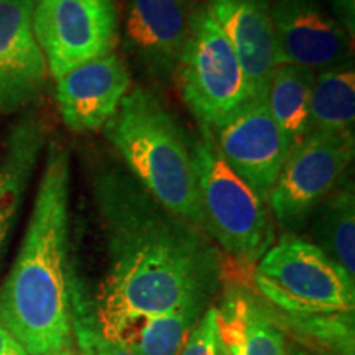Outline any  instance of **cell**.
<instances>
[{"instance_id":"cell-12","label":"cell","mask_w":355,"mask_h":355,"mask_svg":"<svg viewBox=\"0 0 355 355\" xmlns=\"http://www.w3.org/2000/svg\"><path fill=\"white\" fill-rule=\"evenodd\" d=\"M56 81L61 119L79 133L104 128L132 86L125 61L117 53L76 66Z\"/></svg>"},{"instance_id":"cell-3","label":"cell","mask_w":355,"mask_h":355,"mask_svg":"<svg viewBox=\"0 0 355 355\" xmlns=\"http://www.w3.org/2000/svg\"><path fill=\"white\" fill-rule=\"evenodd\" d=\"M102 130L153 199L206 232L189 137L155 92L130 87Z\"/></svg>"},{"instance_id":"cell-25","label":"cell","mask_w":355,"mask_h":355,"mask_svg":"<svg viewBox=\"0 0 355 355\" xmlns=\"http://www.w3.org/2000/svg\"><path fill=\"white\" fill-rule=\"evenodd\" d=\"M50 355H79V352L76 350V347H74L73 340H71V343L61 345L60 349H56L55 352H51Z\"/></svg>"},{"instance_id":"cell-26","label":"cell","mask_w":355,"mask_h":355,"mask_svg":"<svg viewBox=\"0 0 355 355\" xmlns=\"http://www.w3.org/2000/svg\"><path fill=\"white\" fill-rule=\"evenodd\" d=\"M214 355H232L230 350L222 344V340L219 339V336H216V345H214Z\"/></svg>"},{"instance_id":"cell-18","label":"cell","mask_w":355,"mask_h":355,"mask_svg":"<svg viewBox=\"0 0 355 355\" xmlns=\"http://www.w3.org/2000/svg\"><path fill=\"white\" fill-rule=\"evenodd\" d=\"M313 235L318 245L349 277L355 278V191L345 178L314 211Z\"/></svg>"},{"instance_id":"cell-8","label":"cell","mask_w":355,"mask_h":355,"mask_svg":"<svg viewBox=\"0 0 355 355\" xmlns=\"http://www.w3.org/2000/svg\"><path fill=\"white\" fill-rule=\"evenodd\" d=\"M33 32L51 76L115 53L121 40L117 0H42Z\"/></svg>"},{"instance_id":"cell-6","label":"cell","mask_w":355,"mask_h":355,"mask_svg":"<svg viewBox=\"0 0 355 355\" xmlns=\"http://www.w3.org/2000/svg\"><path fill=\"white\" fill-rule=\"evenodd\" d=\"M175 76L183 101L202 127L220 125L254 101L229 40L206 6L193 10Z\"/></svg>"},{"instance_id":"cell-19","label":"cell","mask_w":355,"mask_h":355,"mask_svg":"<svg viewBox=\"0 0 355 355\" xmlns=\"http://www.w3.org/2000/svg\"><path fill=\"white\" fill-rule=\"evenodd\" d=\"M316 71L295 64L273 69L265 92L266 107L291 146L309 135V99Z\"/></svg>"},{"instance_id":"cell-17","label":"cell","mask_w":355,"mask_h":355,"mask_svg":"<svg viewBox=\"0 0 355 355\" xmlns=\"http://www.w3.org/2000/svg\"><path fill=\"white\" fill-rule=\"evenodd\" d=\"M209 303L189 301L170 313L139 318L119 327L109 339L135 355H178Z\"/></svg>"},{"instance_id":"cell-23","label":"cell","mask_w":355,"mask_h":355,"mask_svg":"<svg viewBox=\"0 0 355 355\" xmlns=\"http://www.w3.org/2000/svg\"><path fill=\"white\" fill-rule=\"evenodd\" d=\"M336 12L339 24L347 33H354V0H336Z\"/></svg>"},{"instance_id":"cell-22","label":"cell","mask_w":355,"mask_h":355,"mask_svg":"<svg viewBox=\"0 0 355 355\" xmlns=\"http://www.w3.org/2000/svg\"><path fill=\"white\" fill-rule=\"evenodd\" d=\"M217 336L216 306H209L199 319L178 355H214Z\"/></svg>"},{"instance_id":"cell-28","label":"cell","mask_w":355,"mask_h":355,"mask_svg":"<svg viewBox=\"0 0 355 355\" xmlns=\"http://www.w3.org/2000/svg\"><path fill=\"white\" fill-rule=\"evenodd\" d=\"M38 2H42V0H33V3H35V6H37Z\"/></svg>"},{"instance_id":"cell-16","label":"cell","mask_w":355,"mask_h":355,"mask_svg":"<svg viewBox=\"0 0 355 355\" xmlns=\"http://www.w3.org/2000/svg\"><path fill=\"white\" fill-rule=\"evenodd\" d=\"M46 141L48 127L37 112L24 114L8 130L0 155V257Z\"/></svg>"},{"instance_id":"cell-7","label":"cell","mask_w":355,"mask_h":355,"mask_svg":"<svg viewBox=\"0 0 355 355\" xmlns=\"http://www.w3.org/2000/svg\"><path fill=\"white\" fill-rule=\"evenodd\" d=\"M354 130L314 132L293 146L268 196L273 220L288 234L304 227L318 206L347 178Z\"/></svg>"},{"instance_id":"cell-11","label":"cell","mask_w":355,"mask_h":355,"mask_svg":"<svg viewBox=\"0 0 355 355\" xmlns=\"http://www.w3.org/2000/svg\"><path fill=\"white\" fill-rule=\"evenodd\" d=\"M191 17L189 0H127L125 46L146 78L159 84L175 78Z\"/></svg>"},{"instance_id":"cell-15","label":"cell","mask_w":355,"mask_h":355,"mask_svg":"<svg viewBox=\"0 0 355 355\" xmlns=\"http://www.w3.org/2000/svg\"><path fill=\"white\" fill-rule=\"evenodd\" d=\"M216 321L217 336L232 355L286 354L272 306L242 283H227Z\"/></svg>"},{"instance_id":"cell-13","label":"cell","mask_w":355,"mask_h":355,"mask_svg":"<svg viewBox=\"0 0 355 355\" xmlns=\"http://www.w3.org/2000/svg\"><path fill=\"white\" fill-rule=\"evenodd\" d=\"M33 0H0V112L25 107L46 83L33 32Z\"/></svg>"},{"instance_id":"cell-21","label":"cell","mask_w":355,"mask_h":355,"mask_svg":"<svg viewBox=\"0 0 355 355\" xmlns=\"http://www.w3.org/2000/svg\"><path fill=\"white\" fill-rule=\"evenodd\" d=\"M73 331L76 334L79 355H135L125 345L102 334L94 318V308L86 296L73 308Z\"/></svg>"},{"instance_id":"cell-4","label":"cell","mask_w":355,"mask_h":355,"mask_svg":"<svg viewBox=\"0 0 355 355\" xmlns=\"http://www.w3.org/2000/svg\"><path fill=\"white\" fill-rule=\"evenodd\" d=\"M254 282L260 298L286 318H354V278L295 234L283 235L257 261Z\"/></svg>"},{"instance_id":"cell-24","label":"cell","mask_w":355,"mask_h":355,"mask_svg":"<svg viewBox=\"0 0 355 355\" xmlns=\"http://www.w3.org/2000/svg\"><path fill=\"white\" fill-rule=\"evenodd\" d=\"M0 355H26L20 344L0 326Z\"/></svg>"},{"instance_id":"cell-27","label":"cell","mask_w":355,"mask_h":355,"mask_svg":"<svg viewBox=\"0 0 355 355\" xmlns=\"http://www.w3.org/2000/svg\"><path fill=\"white\" fill-rule=\"evenodd\" d=\"M285 355H313V354H308L306 350H301V349H295V347H290L286 350Z\"/></svg>"},{"instance_id":"cell-9","label":"cell","mask_w":355,"mask_h":355,"mask_svg":"<svg viewBox=\"0 0 355 355\" xmlns=\"http://www.w3.org/2000/svg\"><path fill=\"white\" fill-rule=\"evenodd\" d=\"M209 132L224 162L261 201L268 202L270 191L293 146L270 115L265 97L250 101Z\"/></svg>"},{"instance_id":"cell-10","label":"cell","mask_w":355,"mask_h":355,"mask_svg":"<svg viewBox=\"0 0 355 355\" xmlns=\"http://www.w3.org/2000/svg\"><path fill=\"white\" fill-rule=\"evenodd\" d=\"M279 64L324 71L352 63L344 26L321 0H270Z\"/></svg>"},{"instance_id":"cell-2","label":"cell","mask_w":355,"mask_h":355,"mask_svg":"<svg viewBox=\"0 0 355 355\" xmlns=\"http://www.w3.org/2000/svg\"><path fill=\"white\" fill-rule=\"evenodd\" d=\"M69 202V152L51 141L24 242L0 288V326L26 355H50L73 340L84 286L71 260Z\"/></svg>"},{"instance_id":"cell-14","label":"cell","mask_w":355,"mask_h":355,"mask_svg":"<svg viewBox=\"0 0 355 355\" xmlns=\"http://www.w3.org/2000/svg\"><path fill=\"white\" fill-rule=\"evenodd\" d=\"M204 6L229 40L254 99L265 97L278 66L270 0H207Z\"/></svg>"},{"instance_id":"cell-1","label":"cell","mask_w":355,"mask_h":355,"mask_svg":"<svg viewBox=\"0 0 355 355\" xmlns=\"http://www.w3.org/2000/svg\"><path fill=\"white\" fill-rule=\"evenodd\" d=\"M94 199L109 255L92 306L102 334L189 301L209 303L224 277L209 235L163 207L122 168L96 173Z\"/></svg>"},{"instance_id":"cell-20","label":"cell","mask_w":355,"mask_h":355,"mask_svg":"<svg viewBox=\"0 0 355 355\" xmlns=\"http://www.w3.org/2000/svg\"><path fill=\"white\" fill-rule=\"evenodd\" d=\"M355 73L352 63L318 71L309 99V133L354 130Z\"/></svg>"},{"instance_id":"cell-5","label":"cell","mask_w":355,"mask_h":355,"mask_svg":"<svg viewBox=\"0 0 355 355\" xmlns=\"http://www.w3.org/2000/svg\"><path fill=\"white\" fill-rule=\"evenodd\" d=\"M189 141L206 234L230 259L243 266L257 265L275 243L268 204L224 162L209 128L199 125Z\"/></svg>"}]
</instances>
